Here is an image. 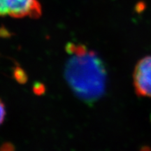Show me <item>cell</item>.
<instances>
[{"label":"cell","mask_w":151,"mask_h":151,"mask_svg":"<svg viewBox=\"0 0 151 151\" xmlns=\"http://www.w3.org/2000/svg\"><path fill=\"white\" fill-rule=\"evenodd\" d=\"M41 14V6L37 0H0V16L36 18Z\"/></svg>","instance_id":"7a4b0ae2"},{"label":"cell","mask_w":151,"mask_h":151,"mask_svg":"<svg viewBox=\"0 0 151 151\" xmlns=\"http://www.w3.org/2000/svg\"><path fill=\"white\" fill-rule=\"evenodd\" d=\"M6 115V110H5V106L4 103L1 101V100L0 99V124L2 123L4 120Z\"/></svg>","instance_id":"8992f818"},{"label":"cell","mask_w":151,"mask_h":151,"mask_svg":"<svg viewBox=\"0 0 151 151\" xmlns=\"http://www.w3.org/2000/svg\"><path fill=\"white\" fill-rule=\"evenodd\" d=\"M145 8H146V4L143 1H139V3L136 5L135 10L137 13H141L142 11H144Z\"/></svg>","instance_id":"ba28073f"},{"label":"cell","mask_w":151,"mask_h":151,"mask_svg":"<svg viewBox=\"0 0 151 151\" xmlns=\"http://www.w3.org/2000/svg\"><path fill=\"white\" fill-rule=\"evenodd\" d=\"M134 86L138 95L151 97V56L142 58L136 65Z\"/></svg>","instance_id":"3957f363"},{"label":"cell","mask_w":151,"mask_h":151,"mask_svg":"<svg viewBox=\"0 0 151 151\" xmlns=\"http://www.w3.org/2000/svg\"><path fill=\"white\" fill-rule=\"evenodd\" d=\"M71 55L65 68V77L76 96L88 105L103 97L106 87V69L100 57L86 46L68 43Z\"/></svg>","instance_id":"6da1fadb"},{"label":"cell","mask_w":151,"mask_h":151,"mask_svg":"<svg viewBox=\"0 0 151 151\" xmlns=\"http://www.w3.org/2000/svg\"><path fill=\"white\" fill-rule=\"evenodd\" d=\"M0 151H15V148L11 143H6L0 147Z\"/></svg>","instance_id":"52a82bcc"},{"label":"cell","mask_w":151,"mask_h":151,"mask_svg":"<svg viewBox=\"0 0 151 151\" xmlns=\"http://www.w3.org/2000/svg\"><path fill=\"white\" fill-rule=\"evenodd\" d=\"M45 91H46V88H45L44 85L39 82L35 83L33 86L34 93L37 95H41V94H44Z\"/></svg>","instance_id":"5b68a950"},{"label":"cell","mask_w":151,"mask_h":151,"mask_svg":"<svg viewBox=\"0 0 151 151\" xmlns=\"http://www.w3.org/2000/svg\"><path fill=\"white\" fill-rule=\"evenodd\" d=\"M14 76L16 80L20 83H24L27 80V76L24 71L20 67H16L14 71Z\"/></svg>","instance_id":"277c9868"}]
</instances>
